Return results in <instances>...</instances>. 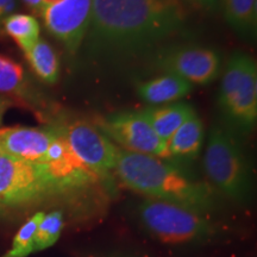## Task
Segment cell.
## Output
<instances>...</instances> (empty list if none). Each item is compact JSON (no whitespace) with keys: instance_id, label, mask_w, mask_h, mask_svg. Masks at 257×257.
I'll use <instances>...</instances> for the list:
<instances>
[{"instance_id":"1","label":"cell","mask_w":257,"mask_h":257,"mask_svg":"<svg viewBox=\"0 0 257 257\" xmlns=\"http://www.w3.org/2000/svg\"><path fill=\"white\" fill-rule=\"evenodd\" d=\"M186 16L181 0H92L83 42L95 59H133L181 31Z\"/></svg>"},{"instance_id":"2","label":"cell","mask_w":257,"mask_h":257,"mask_svg":"<svg viewBox=\"0 0 257 257\" xmlns=\"http://www.w3.org/2000/svg\"><path fill=\"white\" fill-rule=\"evenodd\" d=\"M113 172L127 188L148 198L184 205L202 213L214 205L206 185L189 178L184 170L165 159L119 148Z\"/></svg>"},{"instance_id":"3","label":"cell","mask_w":257,"mask_h":257,"mask_svg":"<svg viewBox=\"0 0 257 257\" xmlns=\"http://www.w3.org/2000/svg\"><path fill=\"white\" fill-rule=\"evenodd\" d=\"M210 181L224 195L244 201L250 192V173L239 141L232 130L216 125L207 140L204 157Z\"/></svg>"},{"instance_id":"4","label":"cell","mask_w":257,"mask_h":257,"mask_svg":"<svg viewBox=\"0 0 257 257\" xmlns=\"http://www.w3.org/2000/svg\"><path fill=\"white\" fill-rule=\"evenodd\" d=\"M219 106L232 127L250 133L257 120V64L251 56L236 53L224 69Z\"/></svg>"},{"instance_id":"5","label":"cell","mask_w":257,"mask_h":257,"mask_svg":"<svg viewBox=\"0 0 257 257\" xmlns=\"http://www.w3.org/2000/svg\"><path fill=\"white\" fill-rule=\"evenodd\" d=\"M138 212L144 226L167 243L194 242L213 231L202 212L174 202L147 198Z\"/></svg>"},{"instance_id":"6","label":"cell","mask_w":257,"mask_h":257,"mask_svg":"<svg viewBox=\"0 0 257 257\" xmlns=\"http://www.w3.org/2000/svg\"><path fill=\"white\" fill-rule=\"evenodd\" d=\"M95 126L120 149L168 159L167 146L153 130L142 111H125L99 118Z\"/></svg>"},{"instance_id":"7","label":"cell","mask_w":257,"mask_h":257,"mask_svg":"<svg viewBox=\"0 0 257 257\" xmlns=\"http://www.w3.org/2000/svg\"><path fill=\"white\" fill-rule=\"evenodd\" d=\"M53 192L41 163L0 157V205L28 204Z\"/></svg>"},{"instance_id":"8","label":"cell","mask_w":257,"mask_h":257,"mask_svg":"<svg viewBox=\"0 0 257 257\" xmlns=\"http://www.w3.org/2000/svg\"><path fill=\"white\" fill-rule=\"evenodd\" d=\"M156 66L167 74L179 76L192 85L205 86L219 75L221 60L213 49L204 47H172L157 56Z\"/></svg>"},{"instance_id":"9","label":"cell","mask_w":257,"mask_h":257,"mask_svg":"<svg viewBox=\"0 0 257 257\" xmlns=\"http://www.w3.org/2000/svg\"><path fill=\"white\" fill-rule=\"evenodd\" d=\"M61 130L76 156L99 178L113 172L119 147L111 142L94 124L75 120Z\"/></svg>"},{"instance_id":"10","label":"cell","mask_w":257,"mask_h":257,"mask_svg":"<svg viewBox=\"0 0 257 257\" xmlns=\"http://www.w3.org/2000/svg\"><path fill=\"white\" fill-rule=\"evenodd\" d=\"M41 165L54 192L82 187L99 178L73 152L61 127L55 128Z\"/></svg>"},{"instance_id":"11","label":"cell","mask_w":257,"mask_h":257,"mask_svg":"<svg viewBox=\"0 0 257 257\" xmlns=\"http://www.w3.org/2000/svg\"><path fill=\"white\" fill-rule=\"evenodd\" d=\"M92 14V0H60L44 6L41 17L47 30L75 54L85 41Z\"/></svg>"},{"instance_id":"12","label":"cell","mask_w":257,"mask_h":257,"mask_svg":"<svg viewBox=\"0 0 257 257\" xmlns=\"http://www.w3.org/2000/svg\"><path fill=\"white\" fill-rule=\"evenodd\" d=\"M55 128L10 126L0 127V150L4 155L32 163L43 161Z\"/></svg>"},{"instance_id":"13","label":"cell","mask_w":257,"mask_h":257,"mask_svg":"<svg viewBox=\"0 0 257 257\" xmlns=\"http://www.w3.org/2000/svg\"><path fill=\"white\" fill-rule=\"evenodd\" d=\"M192 83L167 73L141 82L137 86L138 95L152 105H166L181 100L192 92Z\"/></svg>"},{"instance_id":"14","label":"cell","mask_w":257,"mask_h":257,"mask_svg":"<svg viewBox=\"0 0 257 257\" xmlns=\"http://www.w3.org/2000/svg\"><path fill=\"white\" fill-rule=\"evenodd\" d=\"M142 112L155 134L167 146L175 131L195 111L186 102H172L162 106H150Z\"/></svg>"},{"instance_id":"15","label":"cell","mask_w":257,"mask_h":257,"mask_svg":"<svg viewBox=\"0 0 257 257\" xmlns=\"http://www.w3.org/2000/svg\"><path fill=\"white\" fill-rule=\"evenodd\" d=\"M204 143V124L200 117L192 113L167 143L168 159H194Z\"/></svg>"},{"instance_id":"16","label":"cell","mask_w":257,"mask_h":257,"mask_svg":"<svg viewBox=\"0 0 257 257\" xmlns=\"http://www.w3.org/2000/svg\"><path fill=\"white\" fill-rule=\"evenodd\" d=\"M223 15L230 27L240 36L255 37L257 0H220Z\"/></svg>"},{"instance_id":"17","label":"cell","mask_w":257,"mask_h":257,"mask_svg":"<svg viewBox=\"0 0 257 257\" xmlns=\"http://www.w3.org/2000/svg\"><path fill=\"white\" fill-rule=\"evenodd\" d=\"M29 64L34 73L46 83H55L60 75V61L55 50L47 41L40 38L25 51Z\"/></svg>"},{"instance_id":"18","label":"cell","mask_w":257,"mask_h":257,"mask_svg":"<svg viewBox=\"0 0 257 257\" xmlns=\"http://www.w3.org/2000/svg\"><path fill=\"white\" fill-rule=\"evenodd\" d=\"M3 28H4L6 35H9L24 53L40 40V23L36 17L31 15H10L3 22Z\"/></svg>"},{"instance_id":"19","label":"cell","mask_w":257,"mask_h":257,"mask_svg":"<svg viewBox=\"0 0 257 257\" xmlns=\"http://www.w3.org/2000/svg\"><path fill=\"white\" fill-rule=\"evenodd\" d=\"M0 93L22 99H31L28 76L23 67L8 56L0 55Z\"/></svg>"},{"instance_id":"20","label":"cell","mask_w":257,"mask_h":257,"mask_svg":"<svg viewBox=\"0 0 257 257\" xmlns=\"http://www.w3.org/2000/svg\"><path fill=\"white\" fill-rule=\"evenodd\" d=\"M63 229V216L60 211L44 214L35 233L34 252L53 246L60 238Z\"/></svg>"},{"instance_id":"21","label":"cell","mask_w":257,"mask_h":257,"mask_svg":"<svg viewBox=\"0 0 257 257\" xmlns=\"http://www.w3.org/2000/svg\"><path fill=\"white\" fill-rule=\"evenodd\" d=\"M44 217L43 212H37L19 229L12 242L11 249L3 257H28L34 252L35 233L40 225L42 218Z\"/></svg>"},{"instance_id":"22","label":"cell","mask_w":257,"mask_h":257,"mask_svg":"<svg viewBox=\"0 0 257 257\" xmlns=\"http://www.w3.org/2000/svg\"><path fill=\"white\" fill-rule=\"evenodd\" d=\"M17 8V0H0V27L6 17L14 14Z\"/></svg>"},{"instance_id":"23","label":"cell","mask_w":257,"mask_h":257,"mask_svg":"<svg viewBox=\"0 0 257 257\" xmlns=\"http://www.w3.org/2000/svg\"><path fill=\"white\" fill-rule=\"evenodd\" d=\"M182 3H188L193 6H197V8H201V9H213L214 6L217 5L218 0H181Z\"/></svg>"},{"instance_id":"24","label":"cell","mask_w":257,"mask_h":257,"mask_svg":"<svg viewBox=\"0 0 257 257\" xmlns=\"http://www.w3.org/2000/svg\"><path fill=\"white\" fill-rule=\"evenodd\" d=\"M24 3V5L27 6L29 10H31L35 15L41 16L42 10H43L44 5L42 0H22Z\"/></svg>"},{"instance_id":"25","label":"cell","mask_w":257,"mask_h":257,"mask_svg":"<svg viewBox=\"0 0 257 257\" xmlns=\"http://www.w3.org/2000/svg\"><path fill=\"white\" fill-rule=\"evenodd\" d=\"M12 106V101L10 100L9 98H5V96H0V125L3 123V119H4V115L10 107Z\"/></svg>"},{"instance_id":"26","label":"cell","mask_w":257,"mask_h":257,"mask_svg":"<svg viewBox=\"0 0 257 257\" xmlns=\"http://www.w3.org/2000/svg\"><path fill=\"white\" fill-rule=\"evenodd\" d=\"M3 155H4V154H3V152H2V150H0V157H2Z\"/></svg>"}]
</instances>
